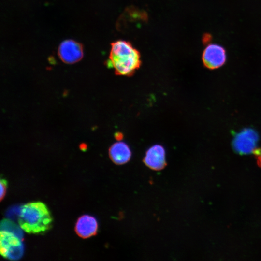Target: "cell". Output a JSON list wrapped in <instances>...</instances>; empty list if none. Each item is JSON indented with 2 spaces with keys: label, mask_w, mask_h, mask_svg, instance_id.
Segmentation results:
<instances>
[{
  "label": "cell",
  "mask_w": 261,
  "mask_h": 261,
  "mask_svg": "<svg viewBox=\"0 0 261 261\" xmlns=\"http://www.w3.org/2000/svg\"><path fill=\"white\" fill-rule=\"evenodd\" d=\"M18 220L20 228L27 233L41 234L51 228L53 218L46 205L38 201L22 205Z\"/></svg>",
  "instance_id": "obj_1"
},
{
  "label": "cell",
  "mask_w": 261,
  "mask_h": 261,
  "mask_svg": "<svg viewBox=\"0 0 261 261\" xmlns=\"http://www.w3.org/2000/svg\"><path fill=\"white\" fill-rule=\"evenodd\" d=\"M253 153L256 156L259 161L261 163V149H256Z\"/></svg>",
  "instance_id": "obj_12"
},
{
  "label": "cell",
  "mask_w": 261,
  "mask_h": 261,
  "mask_svg": "<svg viewBox=\"0 0 261 261\" xmlns=\"http://www.w3.org/2000/svg\"><path fill=\"white\" fill-rule=\"evenodd\" d=\"M23 245L19 236L9 231L1 230L0 253L4 258L16 261L23 256Z\"/></svg>",
  "instance_id": "obj_3"
},
{
  "label": "cell",
  "mask_w": 261,
  "mask_h": 261,
  "mask_svg": "<svg viewBox=\"0 0 261 261\" xmlns=\"http://www.w3.org/2000/svg\"><path fill=\"white\" fill-rule=\"evenodd\" d=\"M109 155L114 163L122 165L130 160L131 152L127 144L120 141L111 146L109 149Z\"/></svg>",
  "instance_id": "obj_9"
},
{
  "label": "cell",
  "mask_w": 261,
  "mask_h": 261,
  "mask_svg": "<svg viewBox=\"0 0 261 261\" xmlns=\"http://www.w3.org/2000/svg\"><path fill=\"white\" fill-rule=\"evenodd\" d=\"M0 201H2L5 197L7 191V181L6 179H0Z\"/></svg>",
  "instance_id": "obj_10"
},
{
  "label": "cell",
  "mask_w": 261,
  "mask_h": 261,
  "mask_svg": "<svg viewBox=\"0 0 261 261\" xmlns=\"http://www.w3.org/2000/svg\"><path fill=\"white\" fill-rule=\"evenodd\" d=\"M108 63L116 75L131 76L141 64L140 54L130 42L117 40L111 44Z\"/></svg>",
  "instance_id": "obj_2"
},
{
  "label": "cell",
  "mask_w": 261,
  "mask_h": 261,
  "mask_svg": "<svg viewBox=\"0 0 261 261\" xmlns=\"http://www.w3.org/2000/svg\"><path fill=\"white\" fill-rule=\"evenodd\" d=\"M259 136L254 130L246 129L236 134L232 141L235 151L240 154L253 153L256 149Z\"/></svg>",
  "instance_id": "obj_4"
},
{
  "label": "cell",
  "mask_w": 261,
  "mask_h": 261,
  "mask_svg": "<svg viewBox=\"0 0 261 261\" xmlns=\"http://www.w3.org/2000/svg\"><path fill=\"white\" fill-rule=\"evenodd\" d=\"M212 40V36L209 33H204L203 36L202 42L204 45L208 44Z\"/></svg>",
  "instance_id": "obj_11"
},
{
  "label": "cell",
  "mask_w": 261,
  "mask_h": 261,
  "mask_svg": "<svg viewBox=\"0 0 261 261\" xmlns=\"http://www.w3.org/2000/svg\"><path fill=\"white\" fill-rule=\"evenodd\" d=\"M143 161L148 167L152 170H162L166 165L164 148L160 145L152 146L147 150Z\"/></svg>",
  "instance_id": "obj_7"
},
{
  "label": "cell",
  "mask_w": 261,
  "mask_h": 261,
  "mask_svg": "<svg viewBox=\"0 0 261 261\" xmlns=\"http://www.w3.org/2000/svg\"><path fill=\"white\" fill-rule=\"evenodd\" d=\"M58 54L60 59L68 64L74 63L83 57V48L81 44L71 40L62 42L58 47Z\"/></svg>",
  "instance_id": "obj_6"
},
{
  "label": "cell",
  "mask_w": 261,
  "mask_h": 261,
  "mask_svg": "<svg viewBox=\"0 0 261 261\" xmlns=\"http://www.w3.org/2000/svg\"><path fill=\"white\" fill-rule=\"evenodd\" d=\"M75 231L80 237L87 239L96 235L98 223L93 216L84 215L79 217L75 225Z\"/></svg>",
  "instance_id": "obj_8"
},
{
  "label": "cell",
  "mask_w": 261,
  "mask_h": 261,
  "mask_svg": "<svg viewBox=\"0 0 261 261\" xmlns=\"http://www.w3.org/2000/svg\"><path fill=\"white\" fill-rule=\"evenodd\" d=\"M115 137L116 139L118 140V141H121L123 138V134L121 133L120 132H116L115 134Z\"/></svg>",
  "instance_id": "obj_13"
},
{
  "label": "cell",
  "mask_w": 261,
  "mask_h": 261,
  "mask_svg": "<svg viewBox=\"0 0 261 261\" xmlns=\"http://www.w3.org/2000/svg\"><path fill=\"white\" fill-rule=\"evenodd\" d=\"M226 60L225 48L220 45L208 44L202 54V60L204 65L210 69H215L222 66Z\"/></svg>",
  "instance_id": "obj_5"
}]
</instances>
